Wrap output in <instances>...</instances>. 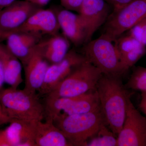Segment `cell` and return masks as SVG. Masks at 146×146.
<instances>
[{
    "label": "cell",
    "mask_w": 146,
    "mask_h": 146,
    "mask_svg": "<svg viewBox=\"0 0 146 146\" xmlns=\"http://www.w3.org/2000/svg\"><path fill=\"white\" fill-rule=\"evenodd\" d=\"M96 89L107 126L117 136L124 122L130 93L123 86L120 76L104 74L98 82Z\"/></svg>",
    "instance_id": "obj_1"
},
{
    "label": "cell",
    "mask_w": 146,
    "mask_h": 146,
    "mask_svg": "<svg viewBox=\"0 0 146 146\" xmlns=\"http://www.w3.org/2000/svg\"><path fill=\"white\" fill-rule=\"evenodd\" d=\"M86 60L83 55L70 50L60 62L50 64L42 87L38 92L39 95L47 96L75 68Z\"/></svg>",
    "instance_id": "obj_10"
},
{
    "label": "cell",
    "mask_w": 146,
    "mask_h": 146,
    "mask_svg": "<svg viewBox=\"0 0 146 146\" xmlns=\"http://www.w3.org/2000/svg\"><path fill=\"white\" fill-rule=\"evenodd\" d=\"M50 65L36 45L30 57L23 65L25 74L24 89L36 94L42 87Z\"/></svg>",
    "instance_id": "obj_14"
},
{
    "label": "cell",
    "mask_w": 146,
    "mask_h": 146,
    "mask_svg": "<svg viewBox=\"0 0 146 146\" xmlns=\"http://www.w3.org/2000/svg\"><path fill=\"white\" fill-rule=\"evenodd\" d=\"M72 146H86L106 122L100 106L90 112L65 116L54 121Z\"/></svg>",
    "instance_id": "obj_3"
},
{
    "label": "cell",
    "mask_w": 146,
    "mask_h": 146,
    "mask_svg": "<svg viewBox=\"0 0 146 146\" xmlns=\"http://www.w3.org/2000/svg\"><path fill=\"white\" fill-rule=\"evenodd\" d=\"M100 106L96 89L76 96L46 98L45 119L54 122L65 116L90 112Z\"/></svg>",
    "instance_id": "obj_5"
},
{
    "label": "cell",
    "mask_w": 146,
    "mask_h": 146,
    "mask_svg": "<svg viewBox=\"0 0 146 146\" xmlns=\"http://www.w3.org/2000/svg\"><path fill=\"white\" fill-rule=\"evenodd\" d=\"M68 1H69V0H60L61 5L63 6L64 8H65L66 5H67Z\"/></svg>",
    "instance_id": "obj_30"
},
{
    "label": "cell",
    "mask_w": 146,
    "mask_h": 146,
    "mask_svg": "<svg viewBox=\"0 0 146 146\" xmlns=\"http://www.w3.org/2000/svg\"><path fill=\"white\" fill-rule=\"evenodd\" d=\"M102 75L99 69L86 59L75 68L46 97L76 96L95 90Z\"/></svg>",
    "instance_id": "obj_4"
},
{
    "label": "cell",
    "mask_w": 146,
    "mask_h": 146,
    "mask_svg": "<svg viewBox=\"0 0 146 146\" xmlns=\"http://www.w3.org/2000/svg\"><path fill=\"white\" fill-rule=\"evenodd\" d=\"M37 122L12 119L9 125L2 130L8 146H36Z\"/></svg>",
    "instance_id": "obj_15"
},
{
    "label": "cell",
    "mask_w": 146,
    "mask_h": 146,
    "mask_svg": "<svg viewBox=\"0 0 146 146\" xmlns=\"http://www.w3.org/2000/svg\"><path fill=\"white\" fill-rule=\"evenodd\" d=\"M83 0H69L65 9L68 10L79 12Z\"/></svg>",
    "instance_id": "obj_24"
},
{
    "label": "cell",
    "mask_w": 146,
    "mask_h": 146,
    "mask_svg": "<svg viewBox=\"0 0 146 146\" xmlns=\"http://www.w3.org/2000/svg\"><path fill=\"white\" fill-rule=\"evenodd\" d=\"M107 126H103L96 135L87 141L86 146H117V136Z\"/></svg>",
    "instance_id": "obj_20"
},
{
    "label": "cell",
    "mask_w": 146,
    "mask_h": 146,
    "mask_svg": "<svg viewBox=\"0 0 146 146\" xmlns=\"http://www.w3.org/2000/svg\"><path fill=\"white\" fill-rule=\"evenodd\" d=\"M141 92V100L139 107L141 111L146 115V91Z\"/></svg>",
    "instance_id": "obj_26"
},
{
    "label": "cell",
    "mask_w": 146,
    "mask_h": 146,
    "mask_svg": "<svg viewBox=\"0 0 146 146\" xmlns=\"http://www.w3.org/2000/svg\"><path fill=\"white\" fill-rule=\"evenodd\" d=\"M4 83H5L4 73L2 65L0 61V91L3 89V85Z\"/></svg>",
    "instance_id": "obj_28"
},
{
    "label": "cell",
    "mask_w": 146,
    "mask_h": 146,
    "mask_svg": "<svg viewBox=\"0 0 146 146\" xmlns=\"http://www.w3.org/2000/svg\"><path fill=\"white\" fill-rule=\"evenodd\" d=\"M110 12V5L105 0H83L78 14L86 27L87 42L106 22Z\"/></svg>",
    "instance_id": "obj_12"
},
{
    "label": "cell",
    "mask_w": 146,
    "mask_h": 146,
    "mask_svg": "<svg viewBox=\"0 0 146 146\" xmlns=\"http://www.w3.org/2000/svg\"><path fill=\"white\" fill-rule=\"evenodd\" d=\"M105 1L110 5L112 6L114 9V11H116L122 8L133 0H105Z\"/></svg>",
    "instance_id": "obj_23"
},
{
    "label": "cell",
    "mask_w": 146,
    "mask_h": 146,
    "mask_svg": "<svg viewBox=\"0 0 146 146\" xmlns=\"http://www.w3.org/2000/svg\"><path fill=\"white\" fill-rule=\"evenodd\" d=\"M130 97L127 99L124 122L117 136V146H146V118L134 106Z\"/></svg>",
    "instance_id": "obj_8"
},
{
    "label": "cell",
    "mask_w": 146,
    "mask_h": 146,
    "mask_svg": "<svg viewBox=\"0 0 146 146\" xmlns=\"http://www.w3.org/2000/svg\"><path fill=\"white\" fill-rule=\"evenodd\" d=\"M42 38L29 33L15 32L5 39L6 46L11 52L24 65L32 53L33 50Z\"/></svg>",
    "instance_id": "obj_16"
},
{
    "label": "cell",
    "mask_w": 146,
    "mask_h": 146,
    "mask_svg": "<svg viewBox=\"0 0 146 146\" xmlns=\"http://www.w3.org/2000/svg\"><path fill=\"white\" fill-rule=\"evenodd\" d=\"M125 86L127 89L146 91V68L138 66L134 68Z\"/></svg>",
    "instance_id": "obj_21"
},
{
    "label": "cell",
    "mask_w": 146,
    "mask_h": 146,
    "mask_svg": "<svg viewBox=\"0 0 146 146\" xmlns=\"http://www.w3.org/2000/svg\"><path fill=\"white\" fill-rule=\"evenodd\" d=\"M113 43L102 34L87 42L83 48V55L103 74L120 77L126 72Z\"/></svg>",
    "instance_id": "obj_6"
},
{
    "label": "cell",
    "mask_w": 146,
    "mask_h": 146,
    "mask_svg": "<svg viewBox=\"0 0 146 146\" xmlns=\"http://www.w3.org/2000/svg\"><path fill=\"white\" fill-rule=\"evenodd\" d=\"M146 18V0H133L110 15L106 22L103 34L114 42Z\"/></svg>",
    "instance_id": "obj_7"
},
{
    "label": "cell",
    "mask_w": 146,
    "mask_h": 146,
    "mask_svg": "<svg viewBox=\"0 0 146 146\" xmlns=\"http://www.w3.org/2000/svg\"><path fill=\"white\" fill-rule=\"evenodd\" d=\"M41 8L27 0H17L0 11V42L15 32Z\"/></svg>",
    "instance_id": "obj_9"
},
{
    "label": "cell",
    "mask_w": 146,
    "mask_h": 146,
    "mask_svg": "<svg viewBox=\"0 0 146 146\" xmlns=\"http://www.w3.org/2000/svg\"><path fill=\"white\" fill-rule=\"evenodd\" d=\"M17 0H0V11Z\"/></svg>",
    "instance_id": "obj_29"
},
{
    "label": "cell",
    "mask_w": 146,
    "mask_h": 146,
    "mask_svg": "<svg viewBox=\"0 0 146 146\" xmlns=\"http://www.w3.org/2000/svg\"><path fill=\"white\" fill-rule=\"evenodd\" d=\"M35 143L36 146H72L54 123L46 120L36 122Z\"/></svg>",
    "instance_id": "obj_17"
},
{
    "label": "cell",
    "mask_w": 146,
    "mask_h": 146,
    "mask_svg": "<svg viewBox=\"0 0 146 146\" xmlns=\"http://www.w3.org/2000/svg\"><path fill=\"white\" fill-rule=\"evenodd\" d=\"M0 61L3 69L5 83L12 88H18L23 81V65L2 42H0Z\"/></svg>",
    "instance_id": "obj_19"
},
{
    "label": "cell",
    "mask_w": 146,
    "mask_h": 146,
    "mask_svg": "<svg viewBox=\"0 0 146 146\" xmlns=\"http://www.w3.org/2000/svg\"><path fill=\"white\" fill-rule=\"evenodd\" d=\"M0 104L11 119L38 121L45 119V110L37 94L11 87L0 91Z\"/></svg>",
    "instance_id": "obj_2"
},
{
    "label": "cell",
    "mask_w": 146,
    "mask_h": 146,
    "mask_svg": "<svg viewBox=\"0 0 146 146\" xmlns=\"http://www.w3.org/2000/svg\"><path fill=\"white\" fill-rule=\"evenodd\" d=\"M29 2L39 7L42 8L43 7L46 5L51 0H27Z\"/></svg>",
    "instance_id": "obj_27"
},
{
    "label": "cell",
    "mask_w": 146,
    "mask_h": 146,
    "mask_svg": "<svg viewBox=\"0 0 146 146\" xmlns=\"http://www.w3.org/2000/svg\"><path fill=\"white\" fill-rule=\"evenodd\" d=\"M129 35L146 46V18L128 31Z\"/></svg>",
    "instance_id": "obj_22"
},
{
    "label": "cell",
    "mask_w": 146,
    "mask_h": 146,
    "mask_svg": "<svg viewBox=\"0 0 146 146\" xmlns=\"http://www.w3.org/2000/svg\"><path fill=\"white\" fill-rule=\"evenodd\" d=\"M63 35L76 46L87 42L86 27L79 14L66 9H53Z\"/></svg>",
    "instance_id": "obj_13"
},
{
    "label": "cell",
    "mask_w": 146,
    "mask_h": 146,
    "mask_svg": "<svg viewBox=\"0 0 146 146\" xmlns=\"http://www.w3.org/2000/svg\"><path fill=\"white\" fill-rule=\"evenodd\" d=\"M60 30L54 10L41 8L30 16L15 32L29 33L43 39L44 36L59 33Z\"/></svg>",
    "instance_id": "obj_11"
},
{
    "label": "cell",
    "mask_w": 146,
    "mask_h": 146,
    "mask_svg": "<svg viewBox=\"0 0 146 146\" xmlns=\"http://www.w3.org/2000/svg\"><path fill=\"white\" fill-rule=\"evenodd\" d=\"M37 46L50 64L63 60L70 51V41L58 33L42 39Z\"/></svg>",
    "instance_id": "obj_18"
},
{
    "label": "cell",
    "mask_w": 146,
    "mask_h": 146,
    "mask_svg": "<svg viewBox=\"0 0 146 146\" xmlns=\"http://www.w3.org/2000/svg\"><path fill=\"white\" fill-rule=\"evenodd\" d=\"M11 120L12 119L6 115L4 112L1 105L0 104V125L9 123Z\"/></svg>",
    "instance_id": "obj_25"
}]
</instances>
